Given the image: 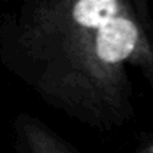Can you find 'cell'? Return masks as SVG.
I'll list each match as a JSON object with an SVG mask.
<instances>
[{
    "instance_id": "3957f363",
    "label": "cell",
    "mask_w": 153,
    "mask_h": 153,
    "mask_svg": "<svg viewBox=\"0 0 153 153\" xmlns=\"http://www.w3.org/2000/svg\"><path fill=\"white\" fill-rule=\"evenodd\" d=\"M129 153H153V134L146 138H143Z\"/></svg>"
},
{
    "instance_id": "6da1fadb",
    "label": "cell",
    "mask_w": 153,
    "mask_h": 153,
    "mask_svg": "<svg viewBox=\"0 0 153 153\" xmlns=\"http://www.w3.org/2000/svg\"><path fill=\"white\" fill-rule=\"evenodd\" d=\"M0 61L46 103L98 130L134 117V69L153 87L143 0H27L0 16Z\"/></svg>"
},
{
    "instance_id": "7a4b0ae2",
    "label": "cell",
    "mask_w": 153,
    "mask_h": 153,
    "mask_svg": "<svg viewBox=\"0 0 153 153\" xmlns=\"http://www.w3.org/2000/svg\"><path fill=\"white\" fill-rule=\"evenodd\" d=\"M15 133L22 153H79L40 120L28 114L16 117Z\"/></svg>"
}]
</instances>
